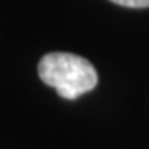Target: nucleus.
Here are the masks:
<instances>
[{
  "label": "nucleus",
  "instance_id": "f257e3e1",
  "mask_svg": "<svg viewBox=\"0 0 149 149\" xmlns=\"http://www.w3.org/2000/svg\"><path fill=\"white\" fill-rule=\"evenodd\" d=\"M38 76L65 100H76L98 85V73L88 60L63 52L45 55L38 63Z\"/></svg>",
  "mask_w": 149,
  "mask_h": 149
},
{
  "label": "nucleus",
  "instance_id": "f03ea898",
  "mask_svg": "<svg viewBox=\"0 0 149 149\" xmlns=\"http://www.w3.org/2000/svg\"><path fill=\"white\" fill-rule=\"evenodd\" d=\"M111 2L123 7H129V8H146V7H149V0H111Z\"/></svg>",
  "mask_w": 149,
  "mask_h": 149
}]
</instances>
